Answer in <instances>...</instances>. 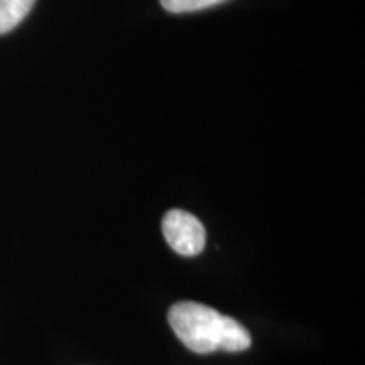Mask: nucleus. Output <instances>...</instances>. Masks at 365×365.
<instances>
[{"label":"nucleus","mask_w":365,"mask_h":365,"mask_svg":"<svg viewBox=\"0 0 365 365\" xmlns=\"http://www.w3.org/2000/svg\"><path fill=\"white\" fill-rule=\"evenodd\" d=\"M159 2H161V6L166 9L168 12L185 14L218 6V4L227 2V0H159Z\"/></svg>","instance_id":"obj_4"},{"label":"nucleus","mask_w":365,"mask_h":365,"mask_svg":"<svg viewBox=\"0 0 365 365\" xmlns=\"http://www.w3.org/2000/svg\"><path fill=\"white\" fill-rule=\"evenodd\" d=\"M36 0H0V36L16 29L34 7Z\"/></svg>","instance_id":"obj_3"},{"label":"nucleus","mask_w":365,"mask_h":365,"mask_svg":"<svg viewBox=\"0 0 365 365\" xmlns=\"http://www.w3.org/2000/svg\"><path fill=\"white\" fill-rule=\"evenodd\" d=\"M163 234L170 247L185 257L198 255L207 240L203 223L182 210H171L166 213L163 218Z\"/></svg>","instance_id":"obj_2"},{"label":"nucleus","mask_w":365,"mask_h":365,"mask_svg":"<svg viewBox=\"0 0 365 365\" xmlns=\"http://www.w3.org/2000/svg\"><path fill=\"white\" fill-rule=\"evenodd\" d=\"M168 319L178 339L195 354H212L217 350L244 352L252 345L250 333L237 319L193 301L176 303L170 309Z\"/></svg>","instance_id":"obj_1"}]
</instances>
